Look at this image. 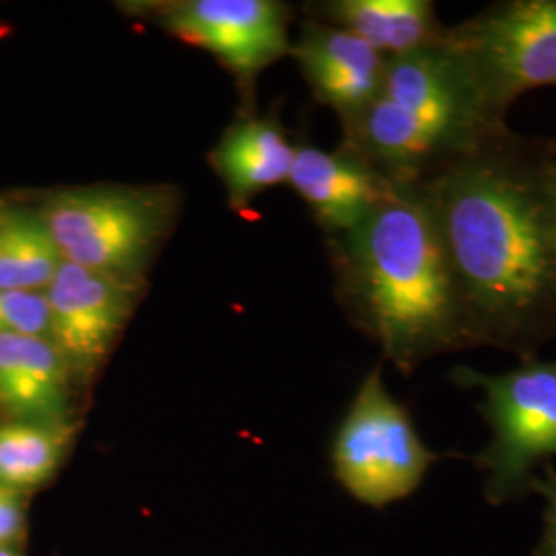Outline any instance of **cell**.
<instances>
[{
    "instance_id": "12",
    "label": "cell",
    "mask_w": 556,
    "mask_h": 556,
    "mask_svg": "<svg viewBox=\"0 0 556 556\" xmlns=\"http://www.w3.org/2000/svg\"><path fill=\"white\" fill-rule=\"evenodd\" d=\"M68 365L46 337H0V404L27 422L64 425Z\"/></svg>"
},
{
    "instance_id": "6",
    "label": "cell",
    "mask_w": 556,
    "mask_h": 556,
    "mask_svg": "<svg viewBox=\"0 0 556 556\" xmlns=\"http://www.w3.org/2000/svg\"><path fill=\"white\" fill-rule=\"evenodd\" d=\"M38 215L64 262L140 280L169 225L172 200L157 188H71L46 200Z\"/></svg>"
},
{
    "instance_id": "20",
    "label": "cell",
    "mask_w": 556,
    "mask_h": 556,
    "mask_svg": "<svg viewBox=\"0 0 556 556\" xmlns=\"http://www.w3.org/2000/svg\"><path fill=\"white\" fill-rule=\"evenodd\" d=\"M542 178H544V192H546V204H548V219H551L556 258V142L542 144Z\"/></svg>"
},
{
    "instance_id": "22",
    "label": "cell",
    "mask_w": 556,
    "mask_h": 556,
    "mask_svg": "<svg viewBox=\"0 0 556 556\" xmlns=\"http://www.w3.org/2000/svg\"><path fill=\"white\" fill-rule=\"evenodd\" d=\"M4 213H7V211H4L2 206H0V227H2V219H4Z\"/></svg>"
},
{
    "instance_id": "17",
    "label": "cell",
    "mask_w": 556,
    "mask_h": 556,
    "mask_svg": "<svg viewBox=\"0 0 556 556\" xmlns=\"http://www.w3.org/2000/svg\"><path fill=\"white\" fill-rule=\"evenodd\" d=\"M50 332L48 301L43 293L0 289V337H46Z\"/></svg>"
},
{
    "instance_id": "21",
    "label": "cell",
    "mask_w": 556,
    "mask_h": 556,
    "mask_svg": "<svg viewBox=\"0 0 556 556\" xmlns=\"http://www.w3.org/2000/svg\"><path fill=\"white\" fill-rule=\"evenodd\" d=\"M0 556H21L15 548H0Z\"/></svg>"
},
{
    "instance_id": "7",
    "label": "cell",
    "mask_w": 556,
    "mask_h": 556,
    "mask_svg": "<svg viewBox=\"0 0 556 556\" xmlns=\"http://www.w3.org/2000/svg\"><path fill=\"white\" fill-rule=\"evenodd\" d=\"M443 43L505 119L519 96L556 85V0L498 2L447 27Z\"/></svg>"
},
{
    "instance_id": "3",
    "label": "cell",
    "mask_w": 556,
    "mask_h": 556,
    "mask_svg": "<svg viewBox=\"0 0 556 556\" xmlns=\"http://www.w3.org/2000/svg\"><path fill=\"white\" fill-rule=\"evenodd\" d=\"M507 130L441 40L388 59L376 98L344 124V147L386 178L420 181Z\"/></svg>"
},
{
    "instance_id": "18",
    "label": "cell",
    "mask_w": 556,
    "mask_h": 556,
    "mask_svg": "<svg viewBox=\"0 0 556 556\" xmlns=\"http://www.w3.org/2000/svg\"><path fill=\"white\" fill-rule=\"evenodd\" d=\"M544 477H536L532 482V493L546 501L542 536L538 540L534 556H556V472L551 464L544 466Z\"/></svg>"
},
{
    "instance_id": "2",
    "label": "cell",
    "mask_w": 556,
    "mask_h": 556,
    "mask_svg": "<svg viewBox=\"0 0 556 556\" xmlns=\"http://www.w3.org/2000/svg\"><path fill=\"white\" fill-rule=\"evenodd\" d=\"M337 256L344 298L402 374L475 346L420 181H396L367 219L338 236Z\"/></svg>"
},
{
    "instance_id": "1",
    "label": "cell",
    "mask_w": 556,
    "mask_h": 556,
    "mask_svg": "<svg viewBox=\"0 0 556 556\" xmlns=\"http://www.w3.org/2000/svg\"><path fill=\"white\" fill-rule=\"evenodd\" d=\"M472 344L532 358L556 334L542 144L509 130L420 179Z\"/></svg>"
},
{
    "instance_id": "15",
    "label": "cell",
    "mask_w": 556,
    "mask_h": 556,
    "mask_svg": "<svg viewBox=\"0 0 556 556\" xmlns=\"http://www.w3.org/2000/svg\"><path fill=\"white\" fill-rule=\"evenodd\" d=\"M62 262L40 215L4 213L0 227V289L46 293Z\"/></svg>"
},
{
    "instance_id": "10",
    "label": "cell",
    "mask_w": 556,
    "mask_h": 556,
    "mask_svg": "<svg viewBox=\"0 0 556 556\" xmlns=\"http://www.w3.org/2000/svg\"><path fill=\"white\" fill-rule=\"evenodd\" d=\"M289 184L319 225L338 238L367 219L390 197L396 181L386 178L349 147L321 151L299 144Z\"/></svg>"
},
{
    "instance_id": "5",
    "label": "cell",
    "mask_w": 556,
    "mask_h": 556,
    "mask_svg": "<svg viewBox=\"0 0 556 556\" xmlns=\"http://www.w3.org/2000/svg\"><path fill=\"white\" fill-rule=\"evenodd\" d=\"M332 470L351 497L383 509L413 497L438 462L406 406L392 396L371 369L358 383L332 439Z\"/></svg>"
},
{
    "instance_id": "14",
    "label": "cell",
    "mask_w": 556,
    "mask_h": 556,
    "mask_svg": "<svg viewBox=\"0 0 556 556\" xmlns=\"http://www.w3.org/2000/svg\"><path fill=\"white\" fill-rule=\"evenodd\" d=\"M295 149L277 122L245 119L223 135L213 151V165L229 197L243 204L266 188L289 181Z\"/></svg>"
},
{
    "instance_id": "19",
    "label": "cell",
    "mask_w": 556,
    "mask_h": 556,
    "mask_svg": "<svg viewBox=\"0 0 556 556\" xmlns=\"http://www.w3.org/2000/svg\"><path fill=\"white\" fill-rule=\"evenodd\" d=\"M25 532L23 493L0 484V548H15Z\"/></svg>"
},
{
    "instance_id": "13",
    "label": "cell",
    "mask_w": 556,
    "mask_h": 556,
    "mask_svg": "<svg viewBox=\"0 0 556 556\" xmlns=\"http://www.w3.org/2000/svg\"><path fill=\"white\" fill-rule=\"evenodd\" d=\"M318 13L324 23L351 31L386 59L438 46L447 29L429 0H334L324 2Z\"/></svg>"
},
{
    "instance_id": "16",
    "label": "cell",
    "mask_w": 556,
    "mask_h": 556,
    "mask_svg": "<svg viewBox=\"0 0 556 556\" xmlns=\"http://www.w3.org/2000/svg\"><path fill=\"white\" fill-rule=\"evenodd\" d=\"M73 431L64 425L15 420L0 427V484L27 491L54 477Z\"/></svg>"
},
{
    "instance_id": "11",
    "label": "cell",
    "mask_w": 556,
    "mask_h": 556,
    "mask_svg": "<svg viewBox=\"0 0 556 556\" xmlns=\"http://www.w3.org/2000/svg\"><path fill=\"white\" fill-rule=\"evenodd\" d=\"M293 59L319 103L351 122L378 93L388 59L351 31L330 23H307Z\"/></svg>"
},
{
    "instance_id": "9",
    "label": "cell",
    "mask_w": 556,
    "mask_h": 556,
    "mask_svg": "<svg viewBox=\"0 0 556 556\" xmlns=\"http://www.w3.org/2000/svg\"><path fill=\"white\" fill-rule=\"evenodd\" d=\"M163 25L217 56L239 79H254L291 52L287 9L273 0L176 2L163 11Z\"/></svg>"
},
{
    "instance_id": "4",
    "label": "cell",
    "mask_w": 556,
    "mask_h": 556,
    "mask_svg": "<svg viewBox=\"0 0 556 556\" xmlns=\"http://www.w3.org/2000/svg\"><path fill=\"white\" fill-rule=\"evenodd\" d=\"M450 378L459 388L482 392L478 410L491 441L472 462L484 477V498L509 505L530 497L538 468L556 457V358H526L495 376L457 365Z\"/></svg>"
},
{
    "instance_id": "8",
    "label": "cell",
    "mask_w": 556,
    "mask_h": 556,
    "mask_svg": "<svg viewBox=\"0 0 556 556\" xmlns=\"http://www.w3.org/2000/svg\"><path fill=\"white\" fill-rule=\"evenodd\" d=\"M140 280L112 277L62 262L46 289L50 332L71 374L89 378L128 324Z\"/></svg>"
}]
</instances>
